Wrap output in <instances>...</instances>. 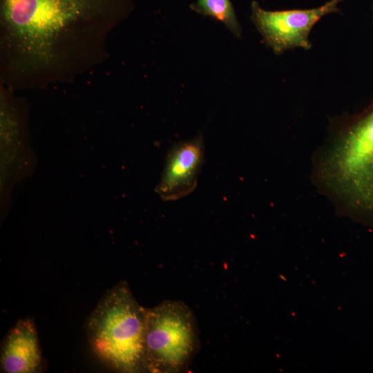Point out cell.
Wrapping results in <instances>:
<instances>
[{
    "mask_svg": "<svg viewBox=\"0 0 373 373\" xmlns=\"http://www.w3.org/2000/svg\"><path fill=\"white\" fill-rule=\"evenodd\" d=\"M195 319L181 301L165 300L146 309L144 336L146 372L185 370L198 348Z\"/></svg>",
    "mask_w": 373,
    "mask_h": 373,
    "instance_id": "cell-3",
    "label": "cell"
},
{
    "mask_svg": "<svg viewBox=\"0 0 373 373\" xmlns=\"http://www.w3.org/2000/svg\"><path fill=\"white\" fill-rule=\"evenodd\" d=\"M204 159L202 134L178 142L169 150L156 192L164 201H175L197 186Z\"/></svg>",
    "mask_w": 373,
    "mask_h": 373,
    "instance_id": "cell-6",
    "label": "cell"
},
{
    "mask_svg": "<svg viewBox=\"0 0 373 373\" xmlns=\"http://www.w3.org/2000/svg\"><path fill=\"white\" fill-rule=\"evenodd\" d=\"M311 177L338 214L373 231V99L358 113L329 120Z\"/></svg>",
    "mask_w": 373,
    "mask_h": 373,
    "instance_id": "cell-1",
    "label": "cell"
},
{
    "mask_svg": "<svg viewBox=\"0 0 373 373\" xmlns=\"http://www.w3.org/2000/svg\"><path fill=\"white\" fill-rule=\"evenodd\" d=\"M77 0H5L8 32L30 59L45 62L64 29L80 12Z\"/></svg>",
    "mask_w": 373,
    "mask_h": 373,
    "instance_id": "cell-4",
    "label": "cell"
},
{
    "mask_svg": "<svg viewBox=\"0 0 373 373\" xmlns=\"http://www.w3.org/2000/svg\"><path fill=\"white\" fill-rule=\"evenodd\" d=\"M343 1L329 0L316 8L282 10H267L253 1L250 18L276 55L294 48L308 50L312 48L309 37L313 27L325 16L339 13V4Z\"/></svg>",
    "mask_w": 373,
    "mask_h": 373,
    "instance_id": "cell-5",
    "label": "cell"
},
{
    "mask_svg": "<svg viewBox=\"0 0 373 373\" xmlns=\"http://www.w3.org/2000/svg\"><path fill=\"white\" fill-rule=\"evenodd\" d=\"M146 309L135 299L126 281L108 290L86 322L88 343L108 368L124 373L146 372Z\"/></svg>",
    "mask_w": 373,
    "mask_h": 373,
    "instance_id": "cell-2",
    "label": "cell"
},
{
    "mask_svg": "<svg viewBox=\"0 0 373 373\" xmlns=\"http://www.w3.org/2000/svg\"><path fill=\"white\" fill-rule=\"evenodd\" d=\"M1 370L6 373H37L43 359L36 327L30 318L18 321L5 337L1 350Z\"/></svg>",
    "mask_w": 373,
    "mask_h": 373,
    "instance_id": "cell-7",
    "label": "cell"
},
{
    "mask_svg": "<svg viewBox=\"0 0 373 373\" xmlns=\"http://www.w3.org/2000/svg\"><path fill=\"white\" fill-rule=\"evenodd\" d=\"M190 8L198 14L222 22L236 37H241L242 28L231 0H197Z\"/></svg>",
    "mask_w": 373,
    "mask_h": 373,
    "instance_id": "cell-8",
    "label": "cell"
},
{
    "mask_svg": "<svg viewBox=\"0 0 373 373\" xmlns=\"http://www.w3.org/2000/svg\"><path fill=\"white\" fill-rule=\"evenodd\" d=\"M372 10H373V6H372Z\"/></svg>",
    "mask_w": 373,
    "mask_h": 373,
    "instance_id": "cell-9",
    "label": "cell"
}]
</instances>
